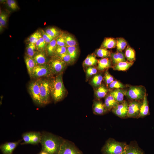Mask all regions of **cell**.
Wrapping results in <instances>:
<instances>
[{
  "mask_svg": "<svg viewBox=\"0 0 154 154\" xmlns=\"http://www.w3.org/2000/svg\"><path fill=\"white\" fill-rule=\"evenodd\" d=\"M63 140L58 137L49 133L42 134L40 142L42 150L49 154H58Z\"/></svg>",
  "mask_w": 154,
  "mask_h": 154,
  "instance_id": "obj_1",
  "label": "cell"
},
{
  "mask_svg": "<svg viewBox=\"0 0 154 154\" xmlns=\"http://www.w3.org/2000/svg\"><path fill=\"white\" fill-rule=\"evenodd\" d=\"M51 95L55 102L62 100L65 96L66 90L61 74L57 75L49 81Z\"/></svg>",
  "mask_w": 154,
  "mask_h": 154,
  "instance_id": "obj_2",
  "label": "cell"
},
{
  "mask_svg": "<svg viewBox=\"0 0 154 154\" xmlns=\"http://www.w3.org/2000/svg\"><path fill=\"white\" fill-rule=\"evenodd\" d=\"M127 145L125 142L109 139L102 147V154H122Z\"/></svg>",
  "mask_w": 154,
  "mask_h": 154,
  "instance_id": "obj_3",
  "label": "cell"
},
{
  "mask_svg": "<svg viewBox=\"0 0 154 154\" xmlns=\"http://www.w3.org/2000/svg\"><path fill=\"white\" fill-rule=\"evenodd\" d=\"M66 64L59 56L52 57L48 63V66L52 74H59L64 70Z\"/></svg>",
  "mask_w": 154,
  "mask_h": 154,
  "instance_id": "obj_4",
  "label": "cell"
},
{
  "mask_svg": "<svg viewBox=\"0 0 154 154\" xmlns=\"http://www.w3.org/2000/svg\"><path fill=\"white\" fill-rule=\"evenodd\" d=\"M40 96L42 105L48 103L51 95L49 81L46 79L39 80Z\"/></svg>",
  "mask_w": 154,
  "mask_h": 154,
  "instance_id": "obj_5",
  "label": "cell"
},
{
  "mask_svg": "<svg viewBox=\"0 0 154 154\" xmlns=\"http://www.w3.org/2000/svg\"><path fill=\"white\" fill-rule=\"evenodd\" d=\"M146 94L145 88L142 86H131L125 92V95L128 98L137 100L143 99Z\"/></svg>",
  "mask_w": 154,
  "mask_h": 154,
  "instance_id": "obj_6",
  "label": "cell"
},
{
  "mask_svg": "<svg viewBox=\"0 0 154 154\" xmlns=\"http://www.w3.org/2000/svg\"><path fill=\"white\" fill-rule=\"evenodd\" d=\"M29 91L33 101L38 105H42L40 98L39 80L33 82L29 85Z\"/></svg>",
  "mask_w": 154,
  "mask_h": 154,
  "instance_id": "obj_7",
  "label": "cell"
},
{
  "mask_svg": "<svg viewBox=\"0 0 154 154\" xmlns=\"http://www.w3.org/2000/svg\"><path fill=\"white\" fill-rule=\"evenodd\" d=\"M52 74L48 65H36L33 70L31 77L38 78L50 76Z\"/></svg>",
  "mask_w": 154,
  "mask_h": 154,
  "instance_id": "obj_8",
  "label": "cell"
},
{
  "mask_svg": "<svg viewBox=\"0 0 154 154\" xmlns=\"http://www.w3.org/2000/svg\"><path fill=\"white\" fill-rule=\"evenodd\" d=\"M58 154H82L81 152L69 142L63 141Z\"/></svg>",
  "mask_w": 154,
  "mask_h": 154,
  "instance_id": "obj_9",
  "label": "cell"
},
{
  "mask_svg": "<svg viewBox=\"0 0 154 154\" xmlns=\"http://www.w3.org/2000/svg\"><path fill=\"white\" fill-rule=\"evenodd\" d=\"M142 103L136 100L130 102L128 104L127 116L128 117L137 118L139 117L141 107Z\"/></svg>",
  "mask_w": 154,
  "mask_h": 154,
  "instance_id": "obj_10",
  "label": "cell"
},
{
  "mask_svg": "<svg viewBox=\"0 0 154 154\" xmlns=\"http://www.w3.org/2000/svg\"><path fill=\"white\" fill-rule=\"evenodd\" d=\"M128 104L127 102L123 101L118 104L112 109L113 112L117 116L123 118L127 116L128 111Z\"/></svg>",
  "mask_w": 154,
  "mask_h": 154,
  "instance_id": "obj_11",
  "label": "cell"
},
{
  "mask_svg": "<svg viewBox=\"0 0 154 154\" xmlns=\"http://www.w3.org/2000/svg\"><path fill=\"white\" fill-rule=\"evenodd\" d=\"M21 141L19 140L17 141L7 142L2 144L0 147L1 152L3 154H12Z\"/></svg>",
  "mask_w": 154,
  "mask_h": 154,
  "instance_id": "obj_12",
  "label": "cell"
},
{
  "mask_svg": "<svg viewBox=\"0 0 154 154\" xmlns=\"http://www.w3.org/2000/svg\"><path fill=\"white\" fill-rule=\"evenodd\" d=\"M122 154H145L137 145L131 143L127 145Z\"/></svg>",
  "mask_w": 154,
  "mask_h": 154,
  "instance_id": "obj_13",
  "label": "cell"
},
{
  "mask_svg": "<svg viewBox=\"0 0 154 154\" xmlns=\"http://www.w3.org/2000/svg\"><path fill=\"white\" fill-rule=\"evenodd\" d=\"M93 109L94 113L97 115H102L108 110L104 104L100 101H95L94 102Z\"/></svg>",
  "mask_w": 154,
  "mask_h": 154,
  "instance_id": "obj_14",
  "label": "cell"
},
{
  "mask_svg": "<svg viewBox=\"0 0 154 154\" xmlns=\"http://www.w3.org/2000/svg\"><path fill=\"white\" fill-rule=\"evenodd\" d=\"M150 114L148 102L145 95L140 108L139 117H143Z\"/></svg>",
  "mask_w": 154,
  "mask_h": 154,
  "instance_id": "obj_15",
  "label": "cell"
},
{
  "mask_svg": "<svg viewBox=\"0 0 154 154\" xmlns=\"http://www.w3.org/2000/svg\"><path fill=\"white\" fill-rule=\"evenodd\" d=\"M98 69L99 71H102L111 66V61L108 58H103L98 60Z\"/></svg>",
  "mask_w": 154,
  "mask_h": 154,
  "instance_id": "obj_16",
  "label": "cell"
},
{
  "mask_svg": "<svg viewBox=\"0 0 154 154\" xmlns=\"http://www.w3.org/2000/svg\"><path fill=\"white\" fill-rule=\"evenodd\" d=\"M116 39L112 37H107L105 38L103 42L101 48L106 49H111L116 47Z\"/></svg>",
  "mask_w": 154,
  "mask_h": 154,
  "instance_id": "obj_17",
  "label": "cell"
},
{
  "mask_svg": "<svg viewBox=\"0 0 154 154\" xmlns=\"http://www.w3.org/2000/svg\"><path fill=\"white\" fill-rule=\"evenodd\" d=\"M110 56L112 63L114 65L120 62L126 61L125 55L122 52L111 53Z\"/></svg>",
  "mask_w": 154,
  "mask_h": 154,
  "instance_id": "obj_18",
  "label": "cell"
},
{
  "mask_svg": "<svg viewBox=\"0 0 154 154\" xmlns=\"http://www.w3.org/2000/svg\"><path fill=\"white\" fill-rule=\"evenodd\" d=\"M118 104L113 97L110 94L106 98L104 104L107 110H110Z\"/></svg>",
  "mask_w": 154,
  "mask_h": 154,
  "instance_id": "obj_19",
  "label": "cell"
},
{
  "mask_svg": "<svg viewBox=\"0 0 154 154\" xmlns=\"http://www.w3.org/2000/svg\"><path fill=\"white\" fill-rule=\"evenodd\" d=\"M118 103H120L123 101L125 92L120 89H116L112 91L110 93Z\"/></svg>",
  "mask_w": 154,
  "mask_h": 154,
  "instance_id": "obj_20",
  "label": "cell"
},
{
  "mask_svg": "<svg viewBox=\"0 0 154 154\" xmlns=\"http://www.w3.org/2000/svg\"><path fill=\"white\" fill-rule=\"evenodd\" d=\"M133 63V62H130L126 61L121 62L115 65L113 68L115 70L125 71L131 66Z\"/></svg>",
  "mask_w": 154,
  "mask_h": 154,
  "instance_id": "obj_21",
  "label": "cell"
},
{
  "mask_svg": "<svg viewBox=\"0 0 154 154\" xmlns=\"http://www.w3.org/2000/svg\"><path fill=\"white\" fill-rule=\"evenodd\" d=\"M128 61L133 62L135 59V52L134 49L129 46H127L125 50L124 54Z\"/></svg>",
  "mask_w": 154,
  "mask_h": 154,
  "instance_id": "obj_22",
  "label": "cell"
},
{
  "mask_svg": "<svg viewBox=\"0 0 154 154\" xmlns=\"http://www.w3.org/2000/svg\"><path fill=\"white\" fill-rule=\"evenodd\" d=\"M25 60L28 73L31 77L32 72L36 64L33 59L29 56H26L25 58Z\"/></svg>",
  "mask_w": 154,
  "mask_h": 154,
  "instance_id": "obj_23",
  "label": "cell"
},
{
  "mask_svg": "<svg viewBox=\"0 0 154 154\" xmlns=\"http://www.w3.org/2000/svg\"><path fill=\"white\" fill-rule=\"evenodd\" d=\"M116 39L117 52H122V51L127 46V42L124 38L122 37L117 38Z\"/></svg>",
  "mask_w": 154,
  "mask_h": 154,
  "instance_id": "obj_24",
  "label": "cell"
},
{
  "mask_svg": "<svg viewBox=\"0 0 154 154\" xmlns=\"http://www.w3.org/2000/svg\"><path fill=\"white\" fill-rule=\"evenodd\" d=\"M98 62L96 56L93 54L88 55L83 62V65L85 66H94Z\"/></svg>",
  "mask_w": 154,
  "mask_h": 154,
  "instance_id": "obj_25",
  "label": "cell"
},
{
  "mask_svg": "<svg viewBox=\"0 0 154 154\" xmlns=\"http://www.w3.org/2000/svg\"><path fill=\"white\" fill-rule=\"evenodd\" d=\"M33 60L36 65H42L45 64L46 58L43 53H39L36 55L33 58Z\"/></svg>",
  "mask_w": 154,
  "mask_h": 154,
  "instance_id": "obj_26",
  "label": "cell"
},
{
  "mask_svg": "<svg viewBox=\"0 0 154 154\" xmlns=\"http://www.w3.org/2000/svg\"><path fill=\"white\" fill-rule=\"evenodd\" d=\"M108 91L104 86H101L96 91L95 95L98 99L102 98L106 96Z\"/></svg>",
  "mask_w": 154,
  "mask_h": 154,
  "instance_id": "obj_27",
  "label": "cell"
},
{
  "mask_svg": "<svg viewBox=\"0 0 154 154\" xmlns=\"http://www.w3.org/2000/svg\"><path fill=\"white\" fill-rule=\"evenodd\" d=\"M67 46H76L77 42L74 37L70 34L64 35Z\"/></svg>",
  "mask_w": 154,
  "mask_h": 154,
  "instance_id": "obj_28",
  "label": "cell"
},
{
  "mask_svg": "<svg viewBox=\"0 0 154 154\" xmlns=\"http://www.w3.org/2000/svg\"><path fill=\"white\" fill-rule=\"evenodd\" d=\"M96 54L99 57L106 58L110 56L111 53L107 49L101 47L97 50Z\"/></svg>",
  "mask_w": 154,
  "mask_h": 154,
  "instance_id": "obj_29",
  "label": "cell"
},
{
  "mask_svg": "<svg viewBox=\"0 0 154 154\" xmlns=\"http://www.w3.org/2000/svg\"><path fill=\"white\" fill-rule=\"evenodd\" d=\"M57 46L56 40L55 39H54L48 43L47 46L48 54L52 55L54 53Z\"/></svg>",
  "mask_w": 154,
  "mask_h": 154,
  "instance_id": "obj_30",
  "label": "cell"
},
{
  "mask_svg": "<svg viewBox=\"0 0 154 154\" xmlns=\"http://www.w3.org/2000/svg\"><path fill=\"white\" fill-rule=\"evenodd\" d=\"M42 138V134L39 132H32V137L31 144L35 145L40 143Z\"/></svg>",
  "mask_w": 154,
  "mask_h": 154,
  "instance_id": "obj_31",
  "label": "cell"
},
{
  "mask_svg": "<svg viewBox=\"0 0 154 154\" xmlns=\"http://www.w3.org/2000/svg\"><path fill=\"white\" fill-rule=\"evenodd\" d=\"M45 32L54 38L58 37L61 34L58 29L54 27L48 28L46 30Z\"/></svg>",
  "mask_w": 154,
  "mask_h": 154,
  "instance_id": "obj_32",
  "label": "cell"
},
{
  "mask_svg": "<svg viewBox=\"0 0 154 154\" xmlns=\"http://www.w3.org/2000/svg\"><path fill=\"white\" fill-rule=\"evenodd\" d=\"M67 52L74 61L78 53V50L76 46H67Z\"/></svg>",
  "mask_w": 154,
  "mask_h": 154,
  "instance_id": "obj_33",
  "label": "cell"
},
{
  "mask_svg": "<svg viewBox=\"0 0 154 154\" xmlns=\"http://www.w3.org/2000/svg\"><path fill=\"white\" fill-rule=\"evenodd\" d=\"M103 79V77L101 75H96L92 79V84L95 87H99L101 85Z\"/></svg>",
  "mask_w": 154,
  "mask_h": 154,
  "instance_id": "obj_34",
  "label": "cell"
},
{
  "mask_svg": "<svg viewBox=\"0 0 154 154\" xmlns=\"http://www.w3.org/2000/svg\"><path fill=\"white\" fill-rule=\"evenodd\" d=\"M42 37L41 33L38 31L33 33L29 37V40L30 42L35 43L37 41Z\"/></svg>",
  "mask_w": 154,
  "mask_h": 154,
  "instance_id": "obj_35",
  "label": "cell"
},
{
  "mask_svg": "<svg viewBox=\"0 0 154 154\" xmlns=\"http://www.w3.org/2000/svg\"><path fill=\"white\" fill-rule=\"evenodd\" d=\"M35 43L30 42L27 48V53L29 57L32 58L35 54V50L36 48Z\"/></svg>",
  "mask_w": 154,
  "mask_h": 154,
  "instance_id": "obj_36",
  "label": "cell"
},
{
  "mask_svg": "<svg viewBox=\"0 0 154 154\" xmlns=\"http://www.w3.org/2000/svg\"><path fill=\"white\" fill-rule=\"evenodd\" d=\"M58 56L66 64H70L74 61L71 56L67 52Z\"/></svg>",
  "mask_w": 154,
  "mask_h": 154,
  "instance_id": "obj_37",
  "label": "cell"
},
{
  "mask_svg": "<svg viewBox=\"0 0 154 154\" xmlns=\"http://www.w3.org/2000/svg\"><path fill=\"white\" fill-rule=\"evenodd\" d=\"M124 87L122 83L116 80H114L109 85V88L111 89L123 88Z\"/></svg>",
  "mask_w": 154,
  "mask_h": 154,
  "instance_id": "obj_38",
  "label": "cell"
},
{
  "mask_svg": "<svg viewBox=\"0 0 154 154\" xmlns=\"http://www.w3.org/2000/svg\"><path fill=\"white\" fill-rule=\"evenodd\" d=\"M22 136L24 141L23 144H31L32 137V132L25 133L23 134Z\"/></svg>",
  "mask_w": 154,
  "mask_h": 154,
  "instance_id": "obj_39",
  "label": "cell"
},
{
  "mask_svg": "<svg viewBox=\"0 0 154 154\" xmlns=\"http://www.w3.org/2000/svg\"><path fill=\"white\" fill-rule=\"evenodd\" d=\"M46 42L42 37L40 38L35 43V45L37 49L39 50H42L46 46Z\"/></svg>",
  "mask_w": 154,
  "mask_h": 154,
  "instance_id": "obj_40",
  "label": "cell"
},
{
  "mask_svg": "<svg viewBox=\"0 0 154 154\" xmlns=\"http://www.w3.org/2000/svg\"><path fill=\"white\" fill-rule=\"evenodd\" d=\"M67 52V47L57 46L55 52L56 56H58Z\"/></svg>",
  "mask_w": 154,
  "mask_h": 154,
  "instance_id": "obj_41",
  "label": "cell"
},
{
  "mask_svg": "<svg viewBox=\"0 0 154 154\" xmlns=\"http://www.w3.org/2000/svg\"><path fill=\"white\" fill-rule=\"evenodd\" d=\"M57 46H66L65 39L64 35H60L56 40Z\"/></svg>",
  "mask_w": 154,
  "mask_h": 154,
  "instance_id": "obj_42",
  "label": "cell"
},
{
  "mask_svg": "<svg viewBox=\"0 0 154 154\" xmlns=\"http://www.w3.org/2000/svg\"><path fill=\"white\" fill-rule=\"evenodd\" d=\"M104 79L106 84L108 85L110 84L114 81L113 77L107 71L105 73L104 75Z\"/></svg>",
  "mask_w": 154,
  "mask_h": 154,
  "instance_id": "obj_43",
  "label": "cell"
},
{
  "mask_svg": "<svg viewBox=\"0 0 154 154\" xmlns=\"http://www.w3.org/2000/svg\"><path fill=\"white\" fill-rule=\"evenodd\" d=\"M97 72V70L96 68L91 66L88 68L86 71L87 75L88 77L96 74Z\"/></svg>",
  "mask_w": 154,
  "mask_h": 154,
  "instance_id": "obj_44",
  "label": "cell"
},
{
  "mask_svg": "<svg viewBox=\"0 0 154 154\" xmlns=\"http://www.w3.org/2000/svg\"><path fill=\"white\" fill-rule=\"evenodd\" d=\"M7 3L9 7L13 10H15L18 8L16 1L14 0H7Z\"/></svg>",
  "mask_w": 154,
  "mask_h": 154,
  "instance_id": "obj_45",
  "label": "cell"
},
{
  "mask_svg": "<svg viewBox=\"0 0 154 154\" xmlns=\"http://www.w3.org/2000/svg\"><path fill=\"white\" fill-rule=\"evenodd\" d=\"M42 31V37L44 39L46 43H48L54 39V38L50 36L46 32H44L43 31Z\"/></svg>",
  "mask_w": 154,
  "mask_h": 154,
  "instance_id": "obj_46",
  "label": "cell"
},
{
  "mask_svg": "<svg viewBox=\"0 0 154 154\" xmlns=\"http://www.w3.org/2000/svg\"><path fill=\"white\" fill-rule=\"evenodd\" d=\"M7 20V15L4 14H2L0 15V23L3 26H5Z\"/></svg>",
  "mask_w": 154,
  "mask_h": 154,
  "instance_id": "obj_47",
  "label": "cell"
},
{
  "mask_svg": "<svg viewBox=\"0 0 154 154\" xmlns=\"http://www.w3.org/2000/svg\"><path fill=\"white\" fill-rule=\"evenodd\" d=\"M39 154H49L47 152L41 150V151L39 153Z\"/></svg>",
  "mask_w": 154,
  "mask_h": 154,
  "instance_id": "obj_48",
  "label": "cell"
}]
</instances>
